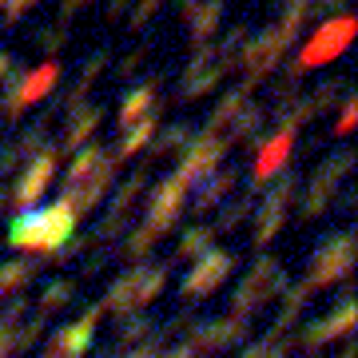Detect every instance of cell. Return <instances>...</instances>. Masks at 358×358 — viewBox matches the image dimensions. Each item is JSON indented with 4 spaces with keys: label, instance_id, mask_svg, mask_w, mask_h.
Wrapping results in <instances>:
<instances>
[{
    "label": "cell",
    "instance_id": "cell-1",
    "mask_svg": "<svg viewBox=\"0 0 358 358\" xmlns=\"http://www.w3.org/2000/svg\"><path fill=\"white\" fill-rule=\"evenodd\" d=\"M350 32H355V24H350V20H338L334 28H327V32H322V36L315 40V44H310V52H307V64H315V60H322V56H334V52H331V44H334V40H346Z\"/></svg>",
    "mask_w": 358,
    "mask_h": 358
}]
</instances>
